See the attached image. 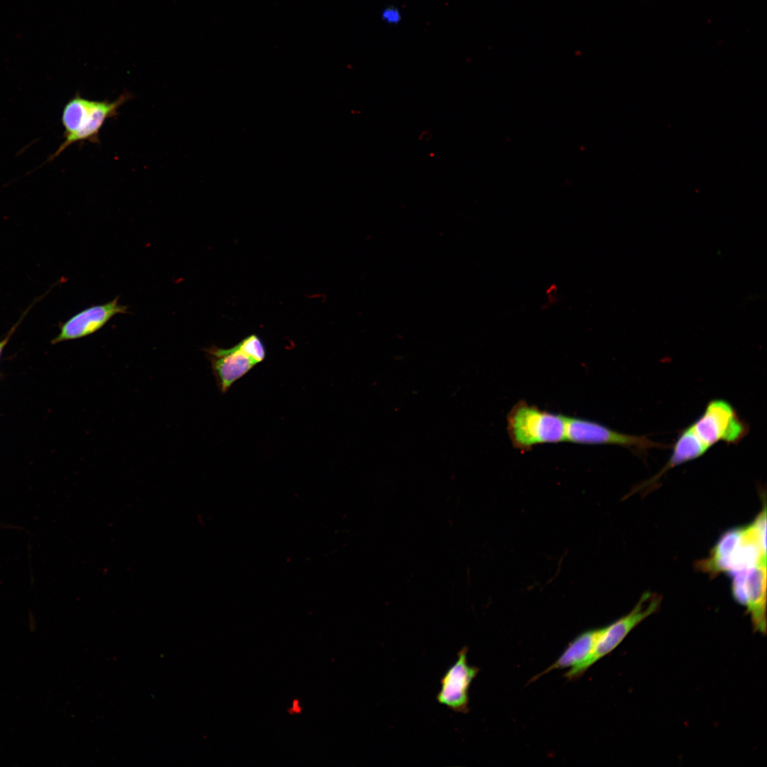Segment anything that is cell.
<instances>
[{"instance_id": "1", "label": "cell", "mask_w": 767, "mask_h": 767, "mask_svg": "<svg viewBox=\"0 0 767 767\" xmlns=\"http://www.w3.org/2000/svg\"><path fill=\"white\" fill-rule=\"evenodd\" d=\"M130 98L128 92L122 93L114 102L90 100L77 93L63 108L61 121L65 140L48 161L55 159L73 143H99V134L106 121L116 116L119 108Z\"/></svg>"}, {"instance_id": "2", "label": "cell", "mask_w": 767, "mask_h": 767, "mask_svg": "<svg viewBox=\"0 0 767 767\" xmlns=\"http://www.w3.org/2000/svg\"><path fill=\"white\" fill-rule=\"evenodd\" d=\"M506 425L512 445L521 452L566 440V416L542 410L523 400L509 410Z\"/></svg>"}, {"instance_id": "3", "label": "cell", "mask_w": 767, "mask_h": 767, "mask_svg": "<svg viewBox=\"0 0 767 767\" xmlns=\"http://www.w3.org/2000/svg\"><path fill=\"white\" fill-rule=\"evenodd\" d=\"M660 599L656 594L644 593L629 614L602 628L591 656L583 663L570 668L564 674L565 678L571 680L581 677L595 663L611 653L637 625L658 610Z\"/></svg>"}, {"instance_id": "4", "label": "cell", "mask_w": 767, "mask_h": 767, "mask_svg": "<svg viewBox=\"0 0 767 767\" xmlns=\"http://www.w3.org/2000/svg\"><path fill=\"white\" fill-rule=\"evenodd\" d=\"M690 426L709 449L719 442L737 444L749 430L748 424L739 417L733 406L720 398L711 400L701 415Z\"/></svg>"}, {"instance_id": "5", "label": "cell", "mask_w": 767, "mask_h": 767, "mask_svg": "<svg viewBox=\"0 0 767 767\" xmlns=\"http://www.w3.org/2000/svg\"><path fill=\"white\" fill-rule=\"evenodd\" d=\"M566 440L580 445H617L640 454L666 447L646 436L622 433L597 422L571 416H566Z\"/></svg>"}, {"instance_id": "6", "label": "cell", "mask_w": 767, "mask_h": 767, "mask_svg": "<svg viewBox=\"0 0 767 767\" xmlns=\"http://www.w3.org/2000/svg\"><path fill=\"white\" fill-rule=\"evenodd\" d=\"M467 651V647L464 646L458 652L456 661L442 677L436 696L438 703L460 713L469 711V689L479 673L478 668L468 664Z\"/></svg>"}, {"instance_id": "7", "label": "cell", "mask_w": 767, "mask_h": 767, "mask_svg": "<svg viewBox=\"0 0 767 767\" xmlns=\"http://www.w3.org/2000/svg\"><path fill=\"white\" fill-rule=\"evenodd\" d=\"M119 296L112 300L85 308L62 323L53 344L90 335L103 327L112 317L127 312L128 308L119 303Z\"/></svg>"}, {"instance_id": "8", "label": "cell", "mask_w": 767, "mask_h": 767, "mask_svg": "<svg viewBox=\"0 0 767 767\" xmlns=\"http://www.w3.org/2000/svg\"><path fill=\"white\" fill-rule=\"evenodd\" d=\"M211 363L217 386L222 393L258 364L236 345L228 349L211 347L205 349Z\"/></svg>"}, {"instance_id": "9", "label": "cell", "mask_w": 767, "mask_h": 767, "mask_svg": "<svg viewBox=\"0 0 767 767\" xmlns=\"http://www.w3.org/2000/svg\"><path fill=\"white\" fill-rule=\"evenodd\" d=\"M746 603L754 631L766 633V562L746 572L744 580Z\"/></svg>"}, {"instance_id": "10", "label": "cell", "mask_w": 767, "mask_h": 767, "mask_svg": "<svg viewBox=\"0 0 767 767\" xmlns=\"http://www.w3.org/2000/svg\"><path fill=\"white\" fill-rule=\"evenodd\" d=\"M601 631L602 628L588 630L580 633L551 665L533 680L555 669L572 668L585 662L593 652Z\"/></svg>"}, {"instance_id": "11", "label": "cell", "mask_w": 767, "mask_h": 767, "mask_svg": "<svg viewBox=\"0 0 767 767\" xmlns=\"http://www.w3.org/2000/svg\"><path fill=\"white\" fill-rule=\"evenodd\" d=\"M709 448L699 439L689 425L678 435L672 449L670 459L665 467L654 477L641 485L653 484L665 472L669 469L689 461L700 457Z\"/></svg>"}, {"instance_id": "12", "label": "cell", "mask_w": 767, "mask_h": 767, "mask_svg": "<svg viewBox=\"0 0 767 767\" xmlns=\"http://www.w3.org/2000/svg\"><path fill=\"white\" fill-rule=\"evenodd\" d=\"M236 347L257 364L262 362L266 354L263 341L256 334H251L239 342Z\"/></svg>"}, {"instance_id": "13", "label": "cell", "mask_w": 767, "mask_h": 767, "mask_svg": "<svg viewBox=\"0 0 767 767\" xmlns=\"http://www.w3.org/2000/svg\"><path fill=\"white\" fill-rule=\"evenodd\" d=\"M381 18L382 21L387 24L396 25L400 23L402 16L401 11L398 8L393 6H389L382 10Z\"/></svg>"}, {"instance_id": "14", "label": "cell", "mask_w": 767, "mask_h": 767, "mask_svg": "<svg viewBox=\"0 0 767 767\" xmlns=\"http://www.w3.org/2000/svg\"><path fill=\"white\" fill-rule=\"evenodd\" d=\"M31 308V306H30L28 308H27V310L23 312L22 316L20 317L19 320L9 330L7 335L2 340L0 341V355H1V352L3 351V349H4V347L6 345V344L8 343V342L10 339L11 337L12 336V334H13V332H15V330H16V328L18 327V326L19 325V324L21 323L22 320L24 318L26 315L28 313V312L29 311Z\"/></svg>"}, {"instance_id": "15", "label": "cell", "mask_w": 767, "mask_h": 767, "mask_svg": "<svg viewBox=\"0 0 767 767\" xmlns=\"http://www.w3.org/2000/svg\"><path fill=\"white\" fill-rule=\"evenodd\" d=\"M291 710H292V711H293V712H295V713H297V712H300V710H301V709H300V708L299 707V705H298V701H297V700H295V701L293 702V707L292 708V709H291Z\"/></svg>"}]
</instances>
